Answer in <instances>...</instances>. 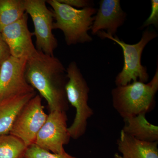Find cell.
Returning a JSON list of instances; mask_svg holds the SVG:
<instances>
[{
	"label": "cell",
	"instance_id": "cell-21",
	"mask_svg": "<svg viewBox=\"0 0 158 158\" xmlns=\"http://www.w3.org/2000/svg\"><path fill=\"white\" fill-rule=\"evenodd\" d=\"M114 158H122L121 155L118 154L117 153H115V154H114Z\"/></svg>",
	"mask_w": 158,
	"mask_h": 158
},
{
	"label": "cell",
	"instance_id": "cell-7",
	"mask_svg": "<svg viewBox=\"0 0 158 158\" xmlns=\"http://www.w3.org/2000/svg\"><path fill=\"white\" fill-rule=\"evenodd\" d=\"M47 116L42 104V98L35 95L20 112L9 134L19 138L27 147L34 144Z\"/></svg>",
	"mask_w": 158,
	"mask_h": 158
},
{
	"label": "cell",
	"instance_id": "cell-13",
	"mask_svg": "<svg viewBox=\"0 0 158 158\" xmlns=\"http://www.w3.org/2000/svg\"><path fill=\"white\" fill-rule=\"evenodd\" d=\"M35 95V92L0 102V136L9 134L20 112Z\"/></svg>",
	"mask_w": 158,
	"mask_h": 158
},
{
	"label": "cell",
	"instance_id": "cell-4",
	"mask_svg": "<svg viewBox=\"0 0 158 158\" xmlns=\"http://www.w3.org/2000/svg\"><path fill=\"white\" fill-rule=\"evenodd\" d=\"M66 70L68 78L65 86L66 98L76 110L73 123L68 130L71 138L77 140L86 133L88 120L94 113L88 104L90 88L76 62H71Z\"/></svg>",
	"mask_w": 158,
	"mask_h": 158
},
{
	"label": "cell",
	"instance_id": "cell-17",
	"mask_svg": "<svg viewBox=\"0 0 158 158\" xmlns=\"http://www.w3.org/2000/svg\"><path fill=\"white\" fill-rule=\"evenodd\" d=\"M24 158H78L65 152L62 154L54 153L39 147L35 144L28 146L24 153Z\"/></svg>",
	"mask_w": 158,
	"mask_h": 158
},
{
	"label": "cell",
	"instance_id": "cell-19",
	"mask_svg": "<svg viewBox=\"0 0 158 158\" xmlns=\"http://www.w3.org/2000/svg\"><path fill=\"white\" fill-rule=\"evenodd\" d=\"M60 3L65 4L75 8V9H84L88 7H92L93 2L88 0H58Z\"/></svg>",
	"mask_w": 158,
	"mask_h": 158
},
{
	"label": "cell",
	"instance_id": "cell-22",
	"mask_svg": "<svg viewBox=\"0 0 158 158\" xmlns=\"http://www.w3.org/2000/svg\"><path fill=\"white\" fill-rule=\"evenodd\" d=\"M21 158H24L23 157H21Z\"/></svg>",
	"mask_w": 158,
	"mask_h": 158
},
{
	"label": "cell",
	"instance_id": "cell-12",
	"mask_svg": "<svg viewBox=\"0 0 158 158\" xmlns=\"http://www.w3.org/2000/svg\"><path fill=\"white\" fill-rule=\"evenodd\" d=\"M116 144L122 158H158V141H141L121 131Z\"/></svg>",
	"mask_w": 158,
	"mask_h": 158
},
{
	"label": "cell",
	"instance_id": "cell-1",
	"mask_svg": "<svg viewBox=\"0 0 158 158\" xmlns=\"http://www.w3.org/2000/svg\"><path fill=\"white\" fill-rule=\"evenodd\" d=\"M25 76L47 102L50 112H66L69 103L65 86L68 78L66 69L58 58L37 50L27 59Z\"/></svg>",
	"mask_w": 158,
	"mask_h": 158
},
{
	"label": "cell",
	"instance_id": "cell-18",
	"mask_svg": "<svg viewBox=\"0 0 158 158\" xmlns=\"http://www.w3.org/2000/svg\"><path fill=\"white\" fill-rule=\"evenodd\" d=\"M153 25L157 28L158 26V1L152 0L151 12L149 17L141 26V28H144Z\"/></svg>",
	"mask_w": 158,
	"mask_h": 158
},
{
	"label": "cell",
	"instance_id": "cell-6",
	"mask_svg": "<svg viewBox=\"0 0 158 158\" xmlns=\"http://www.w3.org/2000/svg\"><path fill=\"white\" fill-rule=\"evenodd\" d=\"M46 3L44 0H24L26 12L34 23L33 34L36 37V49L46 55L54 56L58 41L52 33L53 12L47 8Z\"/></svg>",
	"mask_w": 158,
	"mask_h": 158
},
{
	"label": "cell",
	"instance_id": "cell-20",
	"mask_svg": "<svg viewBox=\"0 0 158 158\" xmlns=\"http://www.w3.org/2000/svg\"><path fill=\"white\" fill-rule=\"evenodd\" d=\"M11 56L9 47L3 39L2 33L0 32V66Z\"/></svg>",
	"mask_w": 158,
	"mask_h": 158
},
{
	"label": "cell",
	"instance_id": "cell-10",
	"mask_svg": "<svg viewBox=\"0 0 158 158\" xmlns=\"http://www.w3.org/2000/svg\"><path fill=\"white\" fill-rule=\"evenodd\" d=\"M28 14L7 26L1 31L3 39L9 47L11 56L27 59L37 51L32 41L33 33L29 31Z\"/></svg>",
	"mask_w": 158,
	"mask_h": 158
},
{
	"label": "cell",
	"instance_id": "cell-15",
	"mask_svg": "<svg viewBox=\"0 0 158 158\" xmlns=\"http://www.w3.org/2000/svg\"><path fill=\"white\" fill-rule=\"evenodd\" d=\"M26 13L24 0H0V32Z\"/></svg>",
	"mask_w": 158,
	"mask_h": 158
},
{
	"label": "cell",
	"instance_id": "cell-2",
	"mask_svg": "<svg viewBox=\"0 0 158 158\" xmlns=\"http://www.w3.org/2000/svg\"><path fill=\"white\" fill-rule=\"evenodd\" d=\"M158 90V67L148 83L136 81L116 86L111 91L113 108L123 119L148 113L155 105Z\"/></svg>",
	"mask_w": 158,
	"mask_h": 158
},
{
	"label": "cell",
	"instance_id": "cell-16",
	"mask_svg": "<svg viewBox=\"0 0 158 158\" xmlns=\"http://www.w3.org/2000/svg\"><path fill=\"white\" fill-rule=\"evenodd\" d=\"M19 138L10 134L0 136V158H21L27 149Z\"/></svg>",
	"mask_w": 158,
	"mask_h": 158
},
{
	"label": "cell",
	"instance_id": "cell-8",
	"mask_svg": "<svg viewBox=\"0 0 158 158\" xmlns=\"http://www.w3.org/2000/svg\"><path fill=\"white\" fill-rule=\"evenodd\" d=\"M27 59L11 56L0 66V102L35 92L26 80Z\"/></svg>",
	"mask_w": 158,
	"mask_h": 158
},
{
	"label": "cell",
	"instance_id": "cell-11",
	"mask_svg": "<svg viewBox=\"0 0 158 158\" xmlns=\"http://www.w3.org/2000/svg\"><path fill=\"white\" fill-rule=\"evenodd\" d=\"M96 14L90 30L93 35L104 31L110 36H116L118 28L126 19V13L122 9L119 0H101Z\"/></svg>",
	"mask_w": 158,
	"mask_h": 158
},
{
	"label": "cell",
	"instance_id": "cell-14",
	"mask_svg": "<svg viewBox=\"0 0 158 158\" xmlns=\"http://www.w3.org/2000/svg\"><path fill=\"white\" fill-rule=\"evenodd\" d=\"M146 113H142L132 117L124 118L123 132L141 141H158V127L151 123L146 118Z\"/></svg>",
	"mask_w": 158,
	"mask_h": 158
},
{
	"label": "cell",
	"instance_id": "cell-5",
	"mask_svg": "<svg viewBox=\"0 0 158 158\" xmlns=\"http://www.w3.org/2000/svg\"><path fill=\"white\" fill-rule=\"evenodd\" d=\"M97 34L102 39L113 40L122 49L124 64L115 79L116 86H124L138 81L145 83L148 81L149 75L146 67L141 64V56L148 44L158 37L156 32L147 28L143 32L140 41L133 44L126 43L117 36H110L104 31H99Z\"/></svg>",
	"mask_w": 158,
	"mask_h": 158
},
{
	"label": "cell",
	"instance_id": "cell-9",
	"mask_svg": "<svg viewBox=\"0 0 158 158\" xmlns=\"http://www.w3.org/2000/svg\"><path fill=\"white\" fill-rule=\"evenodd\" d=\"M66 112H50L44 124L37 134L34 144L54 153L65 152L64 146L68 144L71 137L68 131Z\"/></svg>",
	"mask_w": 158,
	"mask_h": 158
},
{
	"label": "cell",
	"instance_id": "cell-3",
	"mask_svg": "<svg viewBox=\"0 0 158 158\" xmlns=\"http://www.w3.org/2000/svg\"><path fill=\"white\" fill-rule=\"evenodd\" d=\"M53 12V28L63 32L69 46L92 41L88 34L93 24L97 9L93 7L77 9L60 3L58 0H48Z\"/></svg>",
	"mask_w": 158,
	"mask_h": 158
}]
</instances>
